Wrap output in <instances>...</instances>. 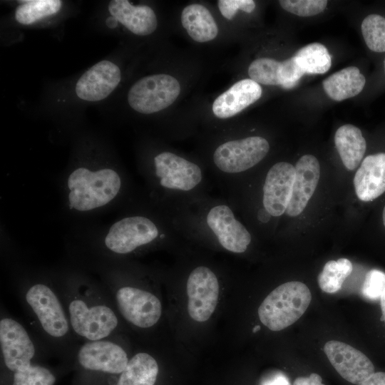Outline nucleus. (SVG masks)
<instances>
[{"mask_svg": "<svg viewBox=\"0 0 385 385\" xmlns=\"http://www.w3.org/2000/svg\"><path fill=\"white\" fill-rule=\"evenodd\" d=\"M384 292L385 273L376 269L369 270L361 287L362 295L369 300H378Z\"/></svg>", "mask_w": 385, "mask_h": 385, "instance_id": "2f4dec72", "label": "nucleus"}, {"mask_svg": "<svg viewBox=\"0 0 385 385\" xmlns=\"http://www.w3.org/2000/svg\"><path fill=\"white\" fill-rule=\"evenodd\" d=\"M181 24L195 41L205 43L215 39L218 27L210 11L202 4L194 3L182 11Z\"/></svg>", "mask_w": 385, "mask_h": 385, "instance_id": "412c9836", "label": "nucleus"}, {"mask_svg": "<svg viewBox=\"0 0 385 385\" xmlns=\"http://www.w3.org/2000/svg\"><path fill=\"white\" fill-rule=\"evenodd\" d=\"M217 6L221 14L227 19L231 20L238 10L251 13L255 9V2L252 0H219Z\"/></svg>", "mask_w": 385, "mask_h": 385, "instance_id": "72a5a7b5", "label": "nucleus"}, {"mask_svg": "<svg viewBox=\"0 0 385 385\" xmlns=\"http://www.w3.org/2000/svg\"><path fill=\"white\" fill-rule=\"evenodd\" d=\"M324 351L338 374L347 381L358 384L374 373L370 359L354 347L339 341H329Z\"/></svg>", "mask_w": 385, "mask_h": 385, "instance_id": "2eb2a0df", "label": "nucleus"}, {"mask_svg": "<svg viewBox=\"0 0 385 385\" xmlns=\"http://www.w3.org/2000/svg\"><path fill=\"white\" fill-rule=\"evenodd\" d=\"M353 270L351 262L346 258L327 262L318 276L320 289L327 293L338 292Z\"/></svg>", "mask_w": 385, "mask_h": 385, "instance_id": "a878e982", "label": "nucleus"}, {"mask_svg": "<svg viewBox=\"0 0 385 385\" xmlns=\"http://www.w3.org/2000/svg\"><path fill=\"white\" fill-rule=\"evenodd\" d=\"M182 239L168 213L148 202L140 192L112 222L71 225L65 242L67 263L91 272Z\"/></svg>", "mask_w": 385, "mask_h": 385, "instance_id": "f257e3e1", "label": "nucleus"}, {"mask_svg": "<svg viewBox=\"0 0 385 385\" xmlns=\"http://www.w3.org/2000/svg\"><path fill=\"white\" fill-rule=\"evenodd\" d=\"M6 266L21 304L46 349L73 360L81 343L72 330L56 287L53 269L31 266L20 258Z\"/></svg>", "mask_w": 385, "mask_h": 385, "instance_id": "7ed1b4c3", "label": "nucleus"}, {"mask_svg": "<svg viewBox=\"0 0 385 385\" xmlns=\"http://www.w3.org/2000/svg\"><path fill=\"white\" fill-rule=\"evenodd\" d=\"M311 300V292L305 284L296 281L283 283L260 304V320L272 331L282 330L303 315Z\"/></svg>", "mask_w": 385, "mask_h": 385, "instance_id": "1a4fd4ad", "label": "nucleus"}, {"mask_svg": "<svg viewBox=\"0 0 385 385\" xmlns=\"http://www.w3.org/2000/svg\"><path fill=\"white\" fill-rule=\"evenodd\" d=\"M384 71H385V60H384Z\"/></svg>", "mask_w": 385, "mask_h": 385, "instance_id": "79ce46f5", "label": "nucleus"}, {"mask_svg": "<svg viewBox=\"0 0 385 385\" xmlns=\"http://www.w3.org/2000/svg\"><path fill=\"white\" fill-rule=\"evenodd\" d=\"M293 385H325L322 383V377L315 373L311 374L309 376L297 377Z\"/></svg>", "mask_w": 385, "mask_h": 385, "instance_id": "f704fd0d", "label": "nucleus"}, {"mask_svg": "<svg viewBox=\"0 0 385 385\" xmlns=\"http://www.w3.org/2000/svg\"><path fill=\"white\" fill-rule=\"evenodd\" d=\"M294 57L304 73L307 74L325 73L332 65L327 48L319 43L306 45L298 50Z\"/></svg>", "mask_w": 385, "mask_h": 385, "instance_id": "393cba45", "label": "nucleus"}, {"mask_svg": "<svg viewBox=\"0 0 385 385\" xmlns=\"http://www.w3.org/2000/svg\"><path fill=\"white\" fill-rule=\"evenodd\" d=\"M262 93L259 83L250 78L242 79L214 101L212 112L220 119L233 117L259 100Z\"/></svg>", "mask_w": 385, "mask_h": 385, "instance_id": "a211bd4d", "label": "nucleus"}, {"mask_svg": "<svg viewBox=\"0 0 385 385\" xmlns=\"http://www.w3.org/2000/svg\"><path fill=\"white\" fill-rule=\"evenodd\" d=\"M138 272L129 260H123L102 265L90 273L104 285L122 319L140 329H148L160 320L162 304L150 290L136 283Z\"/></svg>", "mask_w": 385, "mask_h": 385, "instance_id": "0eeeda50", "label": "nucleus"}, {"mask_svg": "<svg viewBox=\"0 0 385 385\" xmlns=\"http://www.w3.org/2000/svg\"><path fill=\"white\" fill-rule=\"evenodd\" d=\"M260 329V326H257V327H255L253 329V332H257V329Z\"/></svg>", "mask_w": 385, "mask_h": 385, "instance_id": "a19ab883", "label": "nucleus"}, {"mask_svg": "<svg viewBox=\"0 0 385 385\" xmlns=\"http://www.w3.org/2000/svg\"><path fill=\"white\" fill-rule=\"evenodd\" d=\"M361 33L367 47L372 51H385V18L379 14L368 15L361 23Z\"/></svg>", "mask_w": 385, "mask_h": 385, "instance_id": "cd10ccee", "label": "nucleus"}, {"mask_svg": "<svg viewBox=\"0 0 385 385\" xmlns=\"http://www.w3.org/2000/svg\"><path fill=\"white\" fill-rule=\"evenodd\" d=\"M357 385H385V372H374Z\"/></svg>", "mask_w": 385, "mask_h": 385, "instance_id": "e433bc0d", "label": "nucleus"}, {"mask_svg": "<svg viewBox=\"0 0 385 385\" xmlns=\"http://www.w3.org/2000/svg\"><path fill=\"white\" fill-rule=\"evenodd\" d=\"M180 93L179 81L168 74L145 76L135 83L128 93L130 106L142 114L160 111L177 99Z\"/></svg>", "mask_w": 385, "mask_h": 385, "instance_id": "f8f14e48", "label": "nucleus"}, {"mask_svg": "<svg viewBox=\"0 0 385 385\" xmlns=\"http://www.w3.org/2000/svg\"><path fill=\"white\" fill-rule=\"evenodd\" d=\"M186 291L190 317L199 322L207 321L218 301L220 283L216 273L208 266H196L187 277Z\"/></svg>", "mask_w": 385, "mask_h": 385, "instance_id": "4468645a", "label": "nucleus"}, {"mask_svg": "<svg viewBox=\"0 0 385 385\" xmlns=\"http://www.w3.org/2000/svg\"><path fill=\"white\" fill-rule=\"evenodd\" d=\"M285 11L299 16H312L322 13L327 5L326 0H280Z\"/></svg>", "mask_w": 385, "mask_h": 385, "instance_id": "7c9ffc66", "label": "nucleus"}, {"mask_svg": "<svg viewBox=\"0 0 385 385\" xmlns=\"http://www.w3.org/2000/svg\"><path fill=\"white\" fill-rule=\"evenodd\" d=\"M270 149L269 141L260 135L227 139L214 148L207 168L227 193L263 160Z\"/></svg>", "mask_w": 385, "mask_h": 385, "instance_id": "6e6552de", "label": "nucleus"}, {"mask_svg": "<svg viewBox=\"0 0 385 385\" xmlns=\"http://www.w3.org/2000/svg\"><path fill=\"white\" fill-rule=\"evenodd\" d=\"M183 238L212 245L232 254H244L252 236L227 197L209 195L165 210Z\"/></svg>", "mask_w": 385, "mask_h": 385, "instance_id": "39448f33", "label": "nucleus"}, {"mask_svg": "<svg viewBox=\"0 0 385 385\" xmlns=\"http://www.w3.org/2000/svg\"><path fill=\"white\" fill-rule=\"evenodd\" d=\"M334 143L345 168L349 170L356 169L366 148L361 130L351 124L339 127L334 135Z\"/></svg>", "mask_w": 385, "mask_h": 385, "instance_id": "4be33fe9", "label": "nucleus"}, {"mask_svg": "<svg viewBox=\"0 0 385 385\" xmlns=\"http://www.w3.org/2000/svg\"><path fill=\"white\" fill-rule=\"evenodd\" d=\"M280 61L271 58H259L248 67L250 78L259 84L280 86Z\"/></svg>", "mask_w": 385, "mask_h": 385, "instance_id": "c85d7f7f", "label": "nucleus"}, {"mask_svg": "<svg viewBox=\"0 0 385 385\" xmlns=\"http://www.w3.org/2000/svg\"><path fill=\"white\" fill-rule=\"evenodd\" d=\"M262 385H290V383L285 375L277 372L267 378Z\"/></svg>", "mask_w": 385, "mask_h": 385, "instance_id": "c9c22d12", "label": "nucleus"}, {"mask_svg": "<svg viewBox=\"0 0 385 385\" xmlns=\"http://www.w3.org/2000/svg\"><path fill=\"white\" fill-rule=\"evenodd\" d=\"M207 168L169 150H157L140 162L142 193L153 205L170 210L209 195Z\"/></svg>", "mask_w": 385, "mask_h": 385, "instance_id": "423d86ee", "label": "nucleus"}, {"mask_svg": "<svg viewBox=\"0 0 385 385\" xmlns=\"http://www.w3.org/2000/svg\"><path fill=\"white\" fill-rule=\"evenodd\" d=\"M382 220H383L384 225L385 227V206L382 212Z\"/></svg>", "mask_w": 385, "mask_h": 385, "instance_id": "ea45409f", "label": "nucleus"}, {"mask_svg": "<svg viewBox=\"0 0 385 385\" xmlns=\"http://www.w3.org/2000/svg\"><path fill=\"white\" fill-rule=\"evenodd\" d=\"M295 168L287 162H278L267 170L262 185L261 206L257 208L255 220L267 225L272 217L282 216L291 199Z\"/></svg>", "mask_w": 385, "mask_h": 385, "instance_id": "9d476101", "label": "nucleus"}, {"mask_svg": "<svg viewBox=\"0 0 385 385\" xmlns=\"http://www.w3.org/2000/svg\"><path fill=\"white\" fill-rule=\"evenodd\" d=\"M1 355L6 368L14 373L30 367L41 348L26 327L13 317L1 314Z\"/></svg>", "mask_w": 385, "mask_h": 385, "instance_id": "9b49d317", "label": "nucleus"}, {"mask_svg": "<svg viewBox=\"0 0 385 385\" xmlns=\"http://www.w3.org/2000/svg\"><path fill=\"white\" fill-rule=\"evenodd\" d=\"M62 215L71 225L122 210L139 197L130 175L106 156H76L58 175Z\"/></svg>", "mask_w": 385, "mask_h": 385, "instance_id": "f03ea898", "label": "nucleus"}, {"mask_svg": "<svg viewBox=\"0 0 385 385\" xmlns=\"http://www.w3.org/2000/svg\"><path fill=\"white\" fill-rule=\"evenodd\" d=\"M158 373L157 360L150 353L140 351L130 358L115 385H155Z\"/></svg>", "mask_w": 385, "mask_h": 385, "instance_id": "b1692460", "label": "nucleus"}, {"mask_svg": "<svg viewBox=\"0 0 385 385\" xmlns=\"http://www.w3.org/2000/svg\"><path fill=\"white\" fill-rule=\"evenodd\" d=\"M354 185L358 198L371 201L385 192V153L366 156L356 170Z\"/></svg>", "mask_w": 385, "mask_h": 385, "instance_id": "6ab92c4d", "label": "nucleus"}, {"mask_svg": "<svg viewBox=\"0 0 385 385\" xmlns=\"http://www.w3.org/2000/svg\"><path fill=\"white\" fill-rule=\"evenodd\" d=\"M117 21H118L115 19V18L111 16L106 19V23L109 28L113 29L117 26Z\"/></svg>", "mask_w": 385, "mask_h": 385, "instance_id": "4c0bfd02", "label": "nucleus"}, {"mask_svg": "<svg viewBox=\"0 0 385 385\" xmlns=\"http://www.w3.org/2000/svg\"><path fill=\"white\" fill-rule=\"evenodd\" d=\"M72 330L81 343L118 336L120 317L97 276L71 264L53 268Z\"/></svg>", "mask_w": 385, "mask_h": 385, "instance_id": "20e7f679", "label": "nucleus"}, {"mask_svg": "<svg viewBox=\"0 0 385 385\" xmlns=\"http://www.w3.org/2000/svg\"><path fill=\"white\" fill-rule=\"evenodd\" d=\"M120 70L117 65L107 60L101 61L86 71L76 86L77 96L87 101L106 98L120 81Z\"/></svg>", "mask_w": 385, "mask_h": 385, "instance_id": "dca6fc26", "label": "nucleus"}, {"mask_svg": "<svg viewBox=\"0 0 385 385\" xmlns=\"http://www.w3.org/2000/svg\"><path fill=\"white\" fill-rule=\"evenodd\" d=\"M381 309L382 312L383 319L385 322V292L382 294L380 299Z\"/></svg>", "mask_w": 385, "mask_h": 385, "instance_id": "58836bf2", "label": "nucleus"}, {"mask_svg": "<svg viewBox=\"0 0 385 385\" xmlns=\"http://www.w3.org/2000/svg\"><path fill=\"white\" fill-rule=\"evenodd\" d=\"M295 178L290 201L285 214L298 216L306 207L313 195L319 180L318 160L312 155L302 156L295 165Z\"/></svg>", "mask_w": 385, "mask_h": 385, "instance_id": "f3484780", "label": "nucleus"}, {"mask_svg": "<svg viewBox=\"0 0 385 385\" xmlns=\"http://www.w3.org/2000/svg\"><path fill=\"white\" fill-rule=\"evenodd\" d=\"M304 74L297 63L294 56L287 60L280 61L279 80L280 86L284 89L295 87Z\"/></svg>", "mask_w": 385, "mask_h": 385, "instance_id": "473e14b6", "label": "nucleus"}, {"mask_svg": "<svg viewBox=\"0 0 385 385\" xmlns=\"http://www.w3.org/2000/svg\"><path fill=\"white\" fill-rule=\"evenodd\" d=\"M59 0H30L22 1L15 11L16 20L21 24H31L55 14L61 7Z\"/></svg>", "mask_w": 385, "mask_h": 385, "instance_id": "bb28decb", "label": "nucleus"}, {"mask_svg": "<svg viewBox=\"0 0 385 385\" xmlns=\"http://www.w3.org/2000/svg\"><path fill=\"white\" fill-rule=\"evenodd\" d=\"M11 385H54L56 376L47 367L33 364L30 367L13 373Z\"/></svg>", "mask_w": 385, "mask_h": 385, "instance_id": "c756f323", "label": "nucleus"}, {"mask_svg": "<svg viewBox=\"0 0 385 385\" xmlns=\"http://www.w3.org/2000/svg\"><path fill=\"white\" fill-rule=\"evenodd\" d=\"M365 83V77L359 69L356 66H349L325 78L322 84L329 98L342 101L360 93Z\"/></svg>", "mask_w": 385, "mask_h": 385, "instance_id": "5701e85b", "label": "nucleus"}, {"mask_svg": "<svg viewBox=\"0 0 385 385\" xmlns=\"http://www.w3.org/2000/svg\"><path fill=\"white\" fill-rule=\"evenodd\" d=\"M73 360L84 371L120 375L130 358L118 336L81 343Z\"/></svg>", "mask_w": 385, "mask_h": 385, "instance_id": "ddd939ff", "label": "nucleus"}, {"mask_svg": "<svg viewBox=\"0 0 385 385\" xmlns=\"http://www.w3.org/2000/svg\"><path fill=\"white\" fill-rule=\"evenodd\" d=\"M108 11L118 21L136 35L148 36L157 29L156 15L148 6H133L127 0H113L108 5Z\"/></svg>", "mask_w": 385, "mask_h": 385, "instance_id": "aec40b11", "label": "nucleus"}]
</instances>
